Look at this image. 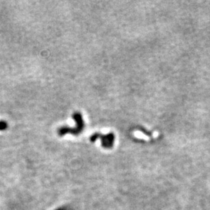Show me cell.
Wrapping results in <instances>:
<instances>
[{"label": "cell", "mask_w": 210, "mask_h": 210, "mask_svg": "<svg viewBox=\"0 0 210 210\" xmlns=\"http://www.w3.org/2000/svg\"><path fill=\"white\" fill-rule=\"evenodd\" d=\"M7 127V124L5 122H0V130H3Z\"/></svg>", "instance_id": "1"}]
</instances>
